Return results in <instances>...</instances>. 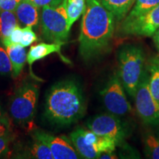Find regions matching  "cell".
Returning <instances> with one entry per match:
<instances>
[{
    "mask_svg": "<svg viewBox=\"0 0 159 159\" xmlns=\"http://www.w3.org/2000/svg\"><path fill=\"white\" fill-rule=\"evenodd\" d=\"M114 16L101 0H86L79 35V52L89 62L106 53L115 30Z\"/></svg>",
    "mask_w": 159,
    "mask_h": 159,
    "instance_id": "cell-1",
    "label": "cell"
},
{
    "mask_svg": "<svg viewBox=\"0 0 159 159\" xmlns=\"http://www.w3.org/2000/svg\"><path fill=\"white\" fill-rule=\"evenodd\" d=\"M85 103L76 81L68 80L52 87L45 103V116L53 124L66 126L84 116Z\"/></svg>",
    "mask_w": 159,
    "mask_h": 159,
    "instance_id": "cell-2",
    "label": "cell"
},
{
    "mask_svg": "<svg viewBox=\"0 0 159 159\" xmlns=\"http://www.w3.org/2000/svg\"><path fill=\"white\" fill-rule=\"evenodd\" d=\"M118 76L125 91L134 97L144 71L145 54L140 46L128 44L118 53Z\"/></svg>",
    "mask_w": 159,
    "mask_h": 159,
    "instance_id": "cell-3",
    "label": "cell"
},
{
    "mask_svg": "<svg viewBox=\"0 0 159 159\" xmlns=\"http://www.w3.org/2000/svg\"><path fill=\"white\" fill-rule=\"evenodd\" d=\"M66 1L58 5H45L41 12V33L49 43L65 44L70 30L68 27Z\"/></svg>",
    "mask_w": 159,
    "mask_h": 159,
    "instance_id": "cell-4",
    "label": "cell"
},
{
    "mask_svg": "<svg viewBox=\"0 0 159 159\" xmlns=\"http://www.w3.org/2000/svg\"><path fill=\"white\" fill-rule=\"evenodd\" d=\"M75 148L83 158H97L104 152H114L116 146L114 141L103 138L90 130L77 128L70 134Z\"/></svg>",
    "mask_w": 159,
    "mask_h": 159,
    "instance_id": "cell-5",
    "label": "cell"
},
{
    "mask_svg": "<svg viewBox=\"0 0 159 159\" xmlns=\"http://www.w3.org/2000/svg\"><path fill=\"white\" fill-rule=\"evenodd\" d=\"M38 97L39 89L36 85L27 84L18 89L10 103V113L16 122L25 125L33 120Z\"/></svg>",
    "mask_w": 159,
    "mask_h": 159,
    "instance_id": "cell-6",
    "label": "cell"
},
{
    "mask_svg": "<svg viewBox=\"0 0 159 159\" xmlns=\"http://www.w3.org/2000/svg\"><path fill=\"white\" fill-rule=\"evenodd\" d=\"M134 98L137 114L143 122L149 125H158L159 103L150 92L148 69H144Z\"/></svg>",
    "mask_w": 159,
    "mask_h": 159,
    "instance_id": "cell-7",
    "label": "cell"
},
{
    "mask_svg": "<svg viewBox=\"0 0 159 159\" xmlns=\"http://www.w3.org/2000/svg\"><path fill=\"white\" fill-rule=\"evenodd\" d=\"M125 91L118 75H114L100 91L105 107L110 114L122 116L131 112L132 107L127 99Z\"/></svg>",
    "mask_w": 159,
    "mask_h": 159,
    "instance_id": "cell-8",
    "label": "cell"
},
{
    "mask_svg": "<svg viewBox=\"0 0 159 159\" xmlns=\"http://www.w3.org/2000/svg\"><path fill=\"white\" fill-rule=\"evenodd\" d=\"M89 130L97 136L114 141L119 145L124 141L126 131L119 116L103 114L93 117L87 124Z\"/></svg>",
    "mask_w": 159,
    "mask_h": 159,
    "instance_id": "cell-9",
    "label": "cell"
},
{
    "mask_svg": "<svg viewBox=\"0 0 159 159\" xmlns=\"http://www.w3.org/2000/svg\"><path fill=\"white\" fill-rule=\"evenodd\" d=\"M159 28V4L140 16L123 21V33L128 35L152 36Z\"/></svg>",
    "mask_w": 159,
    "mask_h": 159,
    "instance_id": "cell-10",
    "label": "cell"
},
{
    "mask_svg": "<svg viewBox=\"0 0 159 159\" xmlns=\"http://www.w3.org/2000/svg\"><path fill=\"white\" fill-rule=\"evenodd\" d=\"M34 139L47 144L50 149L54 159H77L80 158L77 151L66 137L55 136L43 131H35Z\"/></svg>",
    "mask_w": 159,
    "mask_h": 159,
    "instance_id": "cell-11",
    "label": "cell"
},
{
    "mask_svg": "<svg viewBox=\"0 0 159 159\" xmlns=\"http://www.w3.org/2000/svg\"><path fill=\"white\" fill-rule=\"evenodd\" d=\"M36 6L28 0H21L14 13L18 21L25 27H34L39 22V12Z\"/></svg>",
    "mask_w": 159,
    "mask_h": 159,
    "instance_id": "cell-12",
    "label": "cell"
},
{
    "mask_svg": "<svg viewBox=\"0 0 159 159\" xmlns=\"http://www.w3.org/2000/svg\"><path fill=\"white\" fill-rule=\"evenodd\" d=\"M62 43H39L38 44L32 46L27 55V62L28 63L30 67L35 61L44 58L52 53H58L62 57L61 53Z\"/></svg>",
    "mask_w": 159,
    "mask_h": 159,
    "instance_id": "cell-13",
    "label": "cell"
},
{
    "mask_svg": "<svg viewBox=\"0 0 159 159\" xmlns=\"http://www.w3.org/2000/svg\"><path fill=\"white\" fill-rule=\"evenodd\" d=\"M9 58L13 67V76L16 77L21 74L27 61V52L25 47L21 45H14L6 47Z\"/></svg>",
    "mask_w": 159,
    "mask_h": 159,
    "instance_id": "cell-14",
    "label": "cell"
},
{
    "mask_svg": "<svg viewBox=\"0 0 159 159\" xmlns=\"http://www.w3.org/2000/svg\"><path fill=\"white\" fill-rule=\"evenodd\" d=\"M136 0H101L102 5L112 13L116 21H120L126 17Z\"/></svg>",
    "mask_w": 159,
    "mask_h": 159,
    "instance_id": "cell-15",
    "label": "cell"
},
{
    "mask_svg": "<svg viewBox=\"0 0 159 159\" xmlns=\"http://www.w3.org/2000/svg\"><path fill=\"white\" fill-rule=\"evenodd\" d=\"M148 68L150 92L159 103V58L154 57L151 59Z\"/></svg>",
    "mask_w": 159,
    "mask_h": 159,
    "instance_id": "cell-16",
    "label": "cell"
},
{
    "mask_svg": "<svg viewBox=\"0 0 159 159\" xmlns=\"http://www.w3.org/2000/svg\"><path fill=\"white\" fill-rule=\"evenodd\" d=\"M14 11H0V39L3 40L11 34L18 25Z\"/></svg>",
    "mask_w": 159,
    "mask_h": 159,
    "instance_id": "cell-17",
    "label": "cell"
},
{
    "mask_svg": "<svg viewBox=\"0 0 159 159\" xmlns=\"http://www.w3.org/2000/svg\"><path fill=\"white\" fill-rule=\"evenodd\" d=\"M86 5V0H67L66 11L68 16V27L70 30L73 24L83 14Z\"/></svg>",
    "mask_w": 159,
    "mask_h": 159,
    "instance_id": "cell-18",
    "label": "cell"
},
{
    "mask_svg": "<svg viewBox=\"0 0 159 159\" xmlns=\"http://www.w3.org/2000/svg\"><path fill=\"white\" fill-rule=\"evenodd\" d=\"M135 5L123 21H128L136 19L150 11L159 4V0H136Z\"/></svg>",
    "mask_w": 159,
    "mask_h": 159,
    "instance_id": "cell-19",
    "label": "cell"
},
{
    "mask_svg": "<svg viewBox=\"0 0 159 159\" xmlns=\"http://www.w3.org/2000/svg\"><path fill=\"white\" fill-rule=\"evenodd\" d=\"M143 142L145 156L148 158L159 159V137L148 132L144 136Z\"/></svg>",
    "mask_w": 159,
    "mask_h": 159,
    "instance_id": "cell-20",
    "label": "cell"
},
{
    "mask_svg": "<svg viewBox=\"0 0 159 159\" xmlns=\"http://www.w3.org/2000/svg\"><path fill=\"white\" fill-rule=\"evenodd\" d=\"M35 139L30 148V156L33 158L38 159H54L50 149L47 144L41 141Z\"/></svg>",
    "mask_w": 159,
    "mask_h": 159,
    "instance_id": "cell-21",
    "label": "cell"
},
{
    "mask_svg": "<svg viewBox=\"0 0 159 159\" xmlns=\"http://www.w3.org/2000/svg\"><path fill=\"white\" fill-rule=\"evenodd\" d=\"M23 34V28H21L19 25H17L13 31L11 32V34L8 36L3 40H2V43L5 47H11V46L19 45L21 42V38Z\"/></svg>",
    "mask_w": 159,
    "mask_h": 159,
    "instance_id": "cell-22",
    "label": "cell"
},
{
    "mask_svg": "<svg viewBox=\"0 0 159 159\" xmlns=\"http://www.w3.org/2000/svg\"><path fill=\"white\" fill-rule=\"evenodd\" d=\"M12 73H13V67L7 50H5L0 45V74L10 75Z\"/></svg>",
    "mask_w": 159,
    "mask_h": 159,
    "instance_id": "cell-23",
    "label": "cell"
},
{
    "mask_svg": "<svg viewBox=\"0 0 159 159\" xmlns=\"http://www.w3.org/2000/svg\"><path fill=\"white\" fill-rule=\"evenodd\" d=\"M37 40V35L32 30L31 27H25L23 28V34L20 45L24 47H29Z\"/></svg>",
    "mask_w": 159,
    "mask_h": 159,
    "instance_id": "cell-24",
    "label": "cell"
},
{
    "mask_svg": "<svg viewBox=\"0 0 159 159\" xmlns=\"http://www.w3.org/2000/svg\"><path fill=\"white\" fill-rule=\"evenodd\" d=\"M21 0H0V11H14Z\"/></svg>",
    "mask_w": 159,
    "mask_h": 159,
    "instance_id": "cell-25",
    "label": "cell"
},
{
    "mask_svg": "<svg viewBox=\"0 0 159 159\" xmlns=\"http://www.w3.org/2000/svg\"><path fill=\"white\" fill-rule=\"evenodd\" d=\"M37 7H43L45 5L56 6L62 3L64 0H28Z\"/></svg>",
    "mask_w": 159,
    "mask_h": 159,
    "instance_id": "cell-26",
    "label": "cell"
},
{
    "mask_svg": "<svg viewBox=\"0 0 159 159\" xmlns=\"http://www.w3.org/2000/svg\"><path fill=\"white\" fill-rule=\"evenodd\" d=\"M11 138L7 134L0 136V155L5 153L8 149Z\"/></svg>",
    "mask_w": 159,
    "mask_h": 159,
    "instance_id": "cell-27",
    "label": "cell"
},
{
    "mask_svg": "<svg viewBox=\"0 0 159 159\" xmlns=\"http://www.w3.org/2000/svg\"><path fill=\"white\" fill-rule=\"evenodd\" d=\"M100 159H114L118 158L116 155L114 154V152H104L99 155L98 158Z\"/></svg>",
    "mask_w": 159,
    "mask_h": 159,
    "instance_id": "cell-28",
    "label": "cell"
},
{
    "mask_svg": "<svg viewBox=\"0 0 159 159\" xmlns=\"http://www.w3.org/2000/svg\"><path fill=\"white\" fill-rule=\"evenodd\" d=\"M7 134V127L5 124V119H0V136Z\"/></svg>",
    "mask_w": 159,
    "mask_h": 159,
    "instance_id": "cell-29",
    "label": "cell"
},
{
    "mask_svg": "<svg viewBox=\"0 0 159 159\" xmlns=\"http://www.w3.org/2000/svg\"><path fill=\"white\" fill-rule=\"evenodd\" d=\"M152 36H153V41H154L155 44H156V48L158 49L159 52V28L157 30L156 33H154Z\"/></svg>",
    "mask_w": 159,
    "mask_h": 159,
    "instance_id": "cell-30",
    "label": "cell"
},
{
    "mask_svg": "<svg viewBox=\"0 0 159 159\" xmlns=\"http://www.w3.org/2000/svg\"><path fill=\"white\" fill-rule=\"evenodd\" d=\"M0 119H4V118H3V115H2V113L1 110H0Z\"/></svg>",
    "mask_w": 159,
    "mask_h": 159,
    "instance_id": "cell-31",
    "label": "cell"
},
{
    "mask_svg": "<svg viewBox=\"0 0 159 159\" xmlns=\"http://www.w3.org/2000/svg\"><path fill=\"white\" fill-rule=\"evenodd\" d=\"M156 135H157V136H158L159 137V127H158V130H157V133H156Z\"/></svg>",
    "mask_w": 159,
    "mask_h": 159,
    "instance_id": "cell-32",
    "label": "cell"
}]
</instances>
